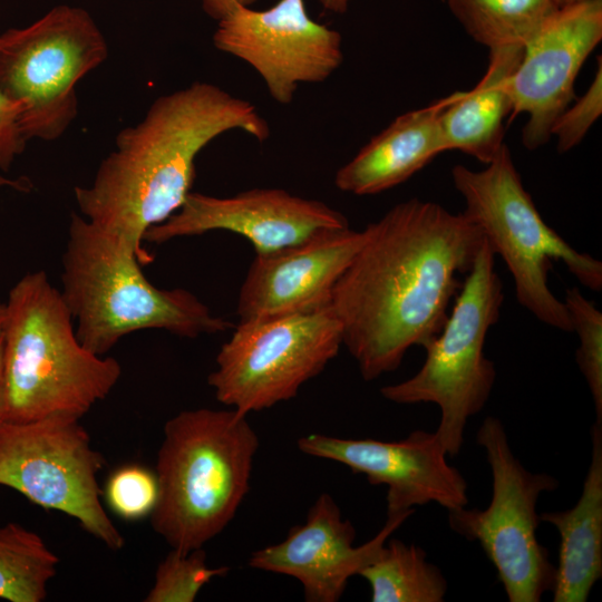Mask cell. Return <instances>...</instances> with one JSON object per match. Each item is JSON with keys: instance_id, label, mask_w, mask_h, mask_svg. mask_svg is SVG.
Segmentation results:
<instances>
[{"instance_id": "52a82bcc", "label": "cell", "mask_w": 602, "mask_h": 602, "mask_svg": "<svg viewBox=\"0 0 602 602\" xmlns=\"http://www.w3.org/2000/svg\"><path fill=\"white\" fill-rule=\"evenodd\" d=\"M504 300L495 254L486 240L456 295L441 331L424 348L426 359L409 379L380 389L401 405L435 404L440 409L436 435L449 457L463 447L468 419L486 405L496 378L484 346Z\"/></svg>"}, {"instance_id": "7c38bea8", "label": "cell", "mask_w": 602, "mask_h": 602, "mask_svg": "<svg viewBox=\"0 0 602 602\" xmlns=\"http://www.w3.org/2000/svg\"><path fill=\"white\" fill-rule=\"evenodd\" d=\"M212 39L250 65L281 105L292 103L299 85L327 80L343 61L341 35L313 20L304 0H279L265 10L235 3Z\"/></svg>"}, {"instance_id": "3957f363", "label": "cell", "mask_w": 602, "mask_h": 602, "mask_svg": "<svg viewBox=\"0 0 602 602\" xmlns=\"http://www.w3.org/2000/svg\"><path fill=\"white\" fill-rule=\"evenodd\" d=\"M45 271L23 275L4 303L1 420L80 419L117 385L122 366L86 349Z\"/></svg>"}, {"instance_id": "f1b7e54d", "label": "cell", "mask_w": 602, "mask_h": 602, "mask_svg": "<svg viewBox=\"0 0 602 602\" xmlns=\"http://www.w3.org/2000/svg\"><path fill=\"white\" fill-rule=\"evenodd\" d=\"M234 6L233 0H203L206 13L216 20L225 16Z\"/></svg>"}, {"instance_id": "e0dca14e", "label": "cell", "mask_w": 602, "mask_h": 602, "mask_svg": "<svg viewBox=\"0 0 602 602\" xmlns=\"http://www.w3.org/2000/svg\"><path fill=\"white\" fill-rule=\"evenodd\" d=\"M365 240V229H337L271 253L255 254L239 292L240 321L330 305L338 280Z\"/></svg>"}, {"instance_id": "d4e9b609", "label": "cell", "mask_w": 602, "mask_h": 602, "mask_svg": "<svg viewBox=\"0 0 602 602\" xmlns=\"http://www.w3.org/2000/svg\"><path fill=\"white\" fill-rule=\"evenodd\" d=\"M563 302L579 336L575 359L593 399L595 423L602 424V313L575 287L566 290Z\"/></svg>"}, {"instance_id": "9c48e42d", "label": "cell", "mask_w": 602, "mask_h": 602, "mask_svg": "<svg viewBox=\"0 0 602 602\" xmlns=\"http://www.w3.org/2000/svg\"><path fill=\"white\" fill-rule=\"evenodd\" d=\"M476 440L491 468L492 498L484 509L464 506L448 511L449 526L478 542L509 602H538L553 589L555 565L537 540V502L542 493L554 492L560 483L547 473H533L523 466L501 419L487 416Z\"/></svg>"}, {"instance_id": "7402d4cb", "label": "cell", "mask_w": 602, "mask_h": 602, "mask_svg": "<svg viewBox=\"0 0 602 602\" xmlns=\"http://www.w3.org/2000/svg\"><path fill=\"white\" fill-rule=\"evenodd\" d=\"M468 36L488 50L524 47L559 8L553 0H447Z\"/></svg>"}, {"instance_id": "5b68a950", "label": "cell", "mask_w": 602, "mask_h": 602, "mask_svg": "<svg viewBox=\"0 0 602 602\" xmlns=\"http://www.w3.org/2000/svg\"><path fill=\"white\" fill-rule=\"evenodd\" d=\"M142 266L118 237L71 214L60 293L86 349L105 356L125 336L146 329L196 338L232 327L192 292L156 288Z\"/></svg>"}, {"instance_id": "603a6c76", "label": "cell", "mask_w": 602, "mask_h": 602, "mask_svg": "<svg viewBox=\"0 0 602 602\" xmlns=\"http://www.w3.org/2000/svg\"><path fill=\"white\" fill-rule=\"evenodd\" d=\"M59 557L36 532L10 522L0 525V599L42 602Z\"/></svg>"}, {"instance_id": "4dcf8cb0", "label": "cell", "mask_w": 602, "mask_h": 602, "mask_svg": "<svg viewBox=\"0 0 602 602\" xmlns=\"http://www.w3.org/2000/svg\"><path fill=\"white\" fill-rule=\"evenodd\" d=\"M1 380H2V336L0 332V408H1ZM0 420H1V411H0Z\"/></svg>"}, {"instance_id": "d6a6232c", "label": "cell", "mask_w": 602, "mask_h": 602, "mask_svg": "<svg viewBox=\"0 0 602 602\" xmlns=\"http://www.w3.org/2000/svg\"><path fill=\"white\" fill-rule=\"evenodd\" d=\"M233 1L244 7H251L256 0H233Z\"/></svg>"}, {"instance_id": "83f0119b", "label": "cell", "mask_w": 602, "mask_h": 602, "mask_svg": "<svg viewBox=\"0 0 602 602\" xmlns=\"http://www.w3.org/2000/svg\"><path fill=\"white\" fill-rule=\"evenodd\" d=\"M20 105L0 93V188L9 187L19 192H29L32 185L28 178L14 179L1 174L10 169L28 142L20 125Z\"/></svg>"}, {"instance_id": "ac0fdd59", "label": "cell", "mask_w": 602, "mask_h": 602, "mask_svg": "<svg viewBox=\"0 0 602 602\" xmlns=\"http://www.w3.org/2000/svg\"><path fill=\"white\" fill-rule=\"evenodd\" d=\"M445 100L396 117L336 172V187L359 196L382 193L446 152L438 123Z\"/></svg>"}, {"instance_id": "44dd1931", "label": "cell", "mask_w": 602, "mask_h": 602, "mask_svg": "<svg viewBox=\"0 0 602 602\" xmlns=\"http://www.w3.org/2000/svg\"><path fill=\"white\" fill-rule=\"evenodd\" d=\"M358 575L369 583L372 602H441L448 588L420 546L390 537Z\"/></svg>"}, {"instance_id": "8992f818", "label": "cell", "mask_w": 602, "mask_h": 602, "mask_svg": "<svg viewBox=\"0 0 602 602\" xmlns=\"http://www.w3.org/2000/svg\"><path fill=\"white\" fill-rule=\"evenodd\" d=\"M452 178L465 201L463 213L479 227L489 249L509 270L518 303L541 322L572 331L564 302L548 288L552 261H562L583 287L594 292L602 290V263L576 251L545 223L506 145L482 171L455 165Z\"/></svg>"}, {"instance_id": "2e32d148", "label": "cell", "mask_w": 602, "mask_h": 602, "mask_svg": "<svg viewBox=\"0 0 602 602\" xmlns=\"http://www.w3.org/2000/svg\"><path fill=\"white\" fill-rule=\"evenodd\" d=\"M414 511L387 515L382 528L368 542L355 546L356 530L343 520L328 493H322L301 525L291 527L276 544L253 552L249 566L298 580L308 602H337L348 581L372 561L385 542Z\"/></svg>"}, {"instance_id": "4316f807", "label": "cell", "mask_w": 602, "mask_h": 602, "mask_svg": "<svg viewBox=\"0 0 602 602\" xmlns=\"http://www.w3.org/2000/svg\"><path fill=\"white\" fill-rule=\"evenodd\" d=\"M601 114L602 59L599 57V66L589 89L552 126L551 137L556 138L557 151L565 153L579 145Z\"/></svg>"}, {"instance_id": "ba28073f", "label": "cell", "mask_w": 602, "mask_h": 602, "mask_svg": "<svg viewBox=\"0 0 602 602\" xmlns=\"http://www.w3.org/2000/svg\"><path fill=\"white\" fill-rule=\"evenodd\" d=\"M108 57L90 13L59 4L0 33V93L21 107L26 138L56 140L78 115L77 84Z\"/></svg>"}, {"instance_id": "30bf717a", "label": "cell", "mask_w": 602, "mask_h": 602, "mask_svg": "<svg viewBox=\"0 0 602 602\" xmlns=\"http://www.w3.org/2000/svg\"><path fill=\"white\" fill-rule=\"evenodd\" d=\"M343 344L331 304L240 321L216 356L207 382L219 402L247 415L294 398Z\"/></svg>"}, {"instance_id": "ffe728a7", "label": "cell", "mask_w": 602, "mask_h": 602, "mask_svg": "<svg viewBox=\"0 0 602 602\" xmlns=\"http://www.w3.org/2000/svg\"><path fill=\"white\" fill-rule=\"evenodd\" d=\"M591 460L572 508L540 514L560 535L554 602H585L602 577V424L591 429Z\"/></svg>"}, {"instance_id": "5bb4252c", "label": "cell", "mask_w": 602, "mask_h": 602, "mask_svg": "<svg viewBox=\"0 0 602 602\" xmlns=\"http://www.w3.org/2000/svg\"><path fill=\"white\" fill-rule=\"evenodd\" d=\"M601 39L602 0H585L559 7L524 46L509 93L512 117L528 116L522 132L527 149L548 142L552 126L574 98L580 69Z\"/></svg>"}, {"instance_id": "8fae6325", "label": "cell", "mask_w": 602, "mask_h": 602, "mask_svg": "<svg viewBox=\"0 0 602 602\" xmlns=\"http://www.w3.org/2000/svg\"><path fill=\"white\" fill-rule=\"evenodd\" d=\"M105 463L78 418L0 421V485L72 517L106 547L119 551L125 538L103 506L98 483Z\"/></svg>"}, {"instance_id": "836d02e7", "label": "cell", "mask_w": 602, "mask_h": 602, "mask_svg": "<svg viewBox=\"0 0 602 602\" xmlns=\"http://www.w3.org/2000/svg\"><path fill=\"white\" fill-rule=\"evenodd\" d=\"M3 318H4V303L0 302V332L2 329Z\"/></svg>"}, {"instance_id": "7a4b0ae2", "label": "cell", "mask_w": 602, "mask_h": 602, "mask_svg": "<svg viewBox=\"0 0 602 602\" xmlns=\"http://www.w3.org/2000/svg\"><path fill=\"white\" fill-rule=\"evenodd\" d=\"M230 130L259 142L270 136L266 119L251 101L217 85L195 81L159 96L137 124L117 134L93 182L75 187L78 214L123 241L142 265L151 263L145 233L183 205L197 155Z\"/></svg>"}, {"instance_id": "9a60e30c", "label": "cell", "mask_w": 602, "mask_h": 602, "mask_svg": "<svg viewBox=\"0 0 602 602\" xmlns=\"http://www.w3.org/2000/svg\"><path fill=\"white\" fill-rule=\"evenodd\" d=\"M346 227L349 222L339 211L281 188H252L229 197L191 192L173 215L145 233L144 241L159 244L220 230L242 235L255 254H265Z\"/></svg>"}, {"instance_id": "1f68e13d", "label": "cell", "mask_w": 602, "mask_h": 602, "mask_svg": "<svg viewBox=\"0 0 602 602\" xmlns=\"http://www.w3.org/2000/svg\"><path fill=\"white\" fill-rule=\"evenodd\" d=\"M557 7H563L566 4L585 1V0H553Z\"/></svg>"}, {"instance_id": "4fadbf2b", "label": "cell", "mask_w": 602, "mask_h": 602, "mask_svg": "<svg viewBox=\"0 0 602 602\" xmlns=\"http://www.w3.org/2000/svg\"><path fill=\"white\" fill-rule=\"evenodd\" d=\"M298 448L309 456L342 464L365 475L372 485H386L387 515L428 503L447 511L468 504L467 482L447 462L435 431L417 429L396 441L309 434L298 439Z\"/></svg>"}, {"instance_id": "277c9868", "label": "cell", "mask_w": 602, "mask_h": 602, "mask_svg": "<svg viewBox=\"0 0 602 602\" xmlns=\"http://www.w3.org/2000/svg\"><path fill=\"white\" fill-rule=\"evenodd\" d=\"M246 416L233 408H197L165 423L151 523L171 548H201L235 516L260 445Z\"/></svg>"}, {"instance_id": "484cf974", "label": "cell", "mask_w": 602, "mask_h": 602, "mask_svg": "<svg viewBox=\"0 0 602 602\" xmlns=\"http://www.w3.org/2000/svg\"><path fill=\"white\" fill-rule=\"evenodd\" d=\"M104 496L110 509L124 520L151 516L158 498L156 475L139 465L119 467L108 477Z\"/></svg>"}, {"instance_id": "cb8c5ba5", "label": "cell", "mask_w": 602, "mask_h": 602, "mask_svg": "<svg viewBox=\"0 0 602 602\" xmlns=\"http://www.w3.org/2000/svg\"><path fill=\"white\" fill-rule=\"evenodd\" d=\"M227 566L211 567L201 548H172L157 565L146 602H193L205 584L229 573Z\"/></svg>"}, {"instance_id": "f546056e", "label": "cell", "mask_w": 602, "mask_h": 602, "mask_svg": "<svg viewBox=\"0 0 602 602\" xmlns=\"http://www.w3.org/2000/svg\"><path fill=\"white\" fill-rule=\"evenodd\" d=\"M351 0H319L323 10L342 14L348 10L349 3Z\"/></svg>"}, {"instance_id": "6da1fadb", "label": "cell", "mask_w": 602, "mask_h": 602, "mask_svg": "<svg viewBox=\"0 0 602 602\" xmlns=\"http://www.w3.org/2000/svg\"><path fill=\"white\" fill-rule=\"evenodd\" d=\"M331 307L366 381L396 370L409 348L443 329L485 237L463 212L411 198L365 227Z\"/></svg>"}, {"instance_id": "d6986e66", "label": "cell", "mask_w": 602, "mask_h": 602, "mask_svg": "<svg viewBox=\"0 0 602 602\" xmlns=\"http://www.w3.org/2000/svg\"><path fill=\"white\" fill-rule=\"evenodd\" d=\"M488 51V66L479 82L468 91L447 96L438 116L445 149L460 151L485 165L505 145V120L513 113L509 80L524 47Z\"/></svg>"}]
</instances>
